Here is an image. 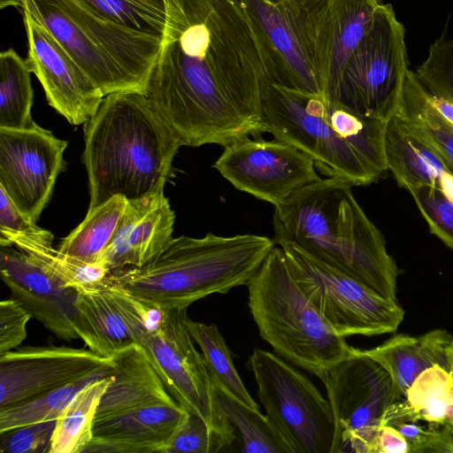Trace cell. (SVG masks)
Segmentation results:
<instances>
[{
    "label": "cell",
    "mask_w": 453,
    "mask_h": 453,
    "mask_svg": "<svg viewBox=\"0 0 453 453\" xmlns=\"http://www.w3.org/2000/svg\"><path fill=\"white\" fill-rule=\"evenodd\" d=\"M145 96L183 145L227 146L266 133L265 88L280 84L264 38L234 0H166Z\"/></svg>",
    "instance_id": "cell-1"
},
{
    "label": "cell",
    "mask_w": 453,
    "mask_h": 453,
    "mask_svg": "<svg viewBox=\"0 0 453 453\" xmlns=\"http://www.w3.org/2000/svg\"><path fill=\"white\" fill-rule=\"evenodd\" d=\"M334 177L319 179L274 206L273 242H292L378 295L396 300L399 273L384 236Z\"/></svg>",
    "instance_id": "cell-2"
},
{
    "label": "cell",
    "mask_w": 453,
    "mask_h": 453,
    "mask_svg": "<svg viewBox=\"0 0 453 453\" xmlns=\"http://www.w3.org/2000/svg\"><path fill=\"white\" fill-rule=\"evenodd\" d=\"M84 133L88 211L116 196L133 200L152 192L166 182L183 146L145 95L135 91L105 96Z\"/></svg>",
    "instance_id": "cell-3"
},
{
    "label": "cell",
    "mask_w": 453,
    "mask_h": 453,
    "mask_svg": "<svg viewBox=\"0 0 453 453\" xmlns=\"http://www.w3.org/2000/svg\"><path fill=\"white\" fill-rule=\"evenodd\" d=\"M266 133L310 156L318 171L352 186L387 172L384 120L361 116L320 93L269 84L262 99Z\"/></svg>",
    "instance_id": "cell-4"
},
{
    "label": "cell",
    "mask_w": 453,
    "mask_h": 453,
    "mask_svg": "<svg viewBox=\"0 0 453 453\" xmlns=\"http://www.w3.org/2000/svg\"><path fill=\"white\" fill-rule=\"evenodd\" d=\"M275 245L273 239L251 234L181 235L146 265L111 271L105 280L147 304L164 310L188 307L247 286Z\"/></svg>",
    "instance_id": "cell-5"
},
{
    "label": "cell",
    "mask_w": 453,
    "mask_h": 453,
    "mask_svg": "<svg viewBox=\"0 0 453 453\" xmlns=\"http://www.w3.org/2000/svg\"><path fill=\"white\" fill-rule=\"evenodd\" d=\"M104 96L145 94L162 39L103 19L75 0H24Z\"/></svg>",
    "instance_id": "cell-6"
},
{
    "label": "cell",
    "mask_w": 453,
    "mask_h": 453,
    "mask_svg": "<svg viewBox=\"0 0 453 453\" xmlns=\"http://www.w3.org/2000/svg\"><path fill=\"white\" fill-rule=\"evenodd\" d=\"M260 336L274 353L323 380L351 352L293 278L283 250L274 246L247 285Z\"/></svg>",
    "instance_id": "cell-7"
},
{
    "label": "cell",
    "mask_w": 453,
    "mask_h": 453,
    "mask_svg": "<svg viewBox=\"0 0 453 453\" xmlns=\"http://www.w3.org/2000/svg\"><path fill=\"white\" fill-rule=\"evenodd\" d=\"M278 245L293 278L338 335L394 333L403 320L404 311L397 301L378 295L292 242Z\"/></svg>",
    "instance_id": "cell-8"
},
{
    "label": "cell",
    "mask_w": 453,
    "mask_h": 453,
    "mask_svg": "<svg viewBox=\"0 0 453 453\" xmlns=\"http://www.w3.org/2000/svg\"><path fill=\"white\" fill-rule=\"evenodd\" d=\"M408 66L404 26L393 5L383 4L346 61L331 100L387 121L395 111Z\"/></svg>",
    "instance_id": "cell-9"
},
{
    "label": "cell",
    "mask_w": 453,
    "mask_h": 453,
    "mask_svg": "<svg viewBox=\"0 0 453 453\" xmlns=\"http://www.w3.org/2000/svg\"><path fill=\"white\" fill-rule=\"evenodd\" d=\"M266 416L291 453H332L334 420L328 400L291 363L255 349L249 358Z\"/></svg>",
    "instance_id": "cell-10"
},
{
    "label": "cell",
    "mask_w": 453,
    "mask_h": 453,
    "mask_svg": "<svg viewBox=\"0 0 453 453\" xmlns=\"http://www.w3.org/2000/svg\"><path fill=\"white\" fill-rule=\"evenodd\" d=\"M318 84L331 99L346 61L371 28L382 0H275Z\"/></svg>",
    "instance_id": "cell-11"
},
{
    "label": "cell",
    "mask_w": 453,
    "mask_h": 453,
    "mask_svg": "<svg viewBox=\"0 0 453 453\" xmlns=\"http://www.w3.org/2000/svg\"><path fill=\"white\" fill-rule=\"evenodd\" d=\"M322 382L334 420L332 453H372L385 412L404 398L389 373L352 347L346 358L328 370Z\"/></svg>",
    "instance_id": "cell-12"
},
{
    "label": "cell",
    "mask_w": 453,
    "mask_h": 453,
    "mask_svg": "<svg viewBox=\"0 0 453 453\" xmlns=\"http://www.w3.org/2000/svg\"><path fill=\"white\" fill-rule=\"evenodd\" d=\"M187 308L165 310L158 328L147 332L140 346L175 401L234 441L232 426L215 406L211 379L187 326Z\"/></svg>",
    "instance_id": "cell-13"
},
{
    "label": "cell",
    "mask_w": 453,
    "mask_h": 453,
    "mask_svg": "<svg viewBox=\"0 0 453 453\" xmlns=\"http://www.w3.org/2000/svg\"><path fill=\"white\" fill-rule=\"evenodd\" d=\"M224 148L213 167L236 189L273 206L320 179L310 156L276 138L246 137Z\"/></svg>",
    "instance_id": "cell-14"
},
{
    "label": "cell",
    "mask_w": 453,
    "mask_h": 453,
    "mask_svg": "<svg viewBox=\"0 0 453 453\" xmlns=\"http://www.w3.org/2000/svg\"><path fill=\"white\" fill-rule=\"evenodd\" d=\"M67 142L36 123L0 128V188L26 216L37 221L65 168Z\"/></svg>",
    "instance_id": "cell-15"
},
{
    "label": "cell",
    "mask_w": 453,
    "mask_h": 453,
    "mask_svg": "<svg viewBox=\"0 0 453 453\" xmlns=\"http://www.w3.org/2000/svg\"><path fill=\"white\" fill-rule=\"evenodd\" d=\"M75 310L74 328L80 339L107 359L129 346L141 345L144 334L158 328L165 315L164 309L147 304L106 280L79 292Z\"/></svg>",
    "instance_id": "cell-16"
},
{
    "label": "cell",
    "mask_w": 453,
    "mask_h": 453,
    "mask_svg": "<svg viewBox=\"0 0 453 453\" xmlns=\"http://www.w3.org/2000/svg\"><path fill=\"white\" fill-rule=\"evenodd\" d=\"M22 12L27 59L48 104L71 125L85 124L96 113L104 94L48 28L27 9Z\"/></svg>",
    "instance_id": "cell-17"
},
{
    "label": "cell",
    "mask_w": 453,
    "mask_h": 453,
    "mask_svg": "<svg viewBox=\"0 0 453 453\" xmlns=\"http://www.w3.org/2000/svg\"><path fill=\"white\" fill-rule=\"evenodd\" d=\"M111 363L89 349L49 344L0 355V410L76 381Z\"/></svg>",
    "instance_id": "cell-18"
},
{
    "label": "cell",
    "mask_w": 453,
    "mask_h": 453,
    "mask_svg": "<svg viewBox=\"0 0 453 453\" xmlns=\"http://www.w3.org/2000/svg\"><path fill=\"white\" fill-rule=\"evenodd\" d=\"M0 274L12 297L50 333L65 341L80 338L74 328L77 290L12 245H0Z\"/></svg>",
    "instance_id": "cell-19"
},
{
    "label": "cell",
    "mask_w": 453,
    "mask_h": 453,
    "mask_svg": "<svg viewBox=\"0 0 453 453\" xmlns=\"http://www.w3.org/2000/svg\"><path fill=\"white\" fill-rule=\"evenodd\" d=\"M165 184L142 197L127 200L115 234L98 261L110 272L142 267L173 241L175 214L164 194Z\"/></svg>",
    "instance_id": "cell-20"
},
{
    "label": "cell",
    "mask_w": 453,
    "mask_h": 453,
    "mask_svg": "<svg viewBox=\"0 0 453 453\" xmlns=\"http://www.w3.org/2000/svg\"><path fill=\"white\" fill-rule=\"evenodd\" d=\"M186 412L174 401L95 419L83 453H162Z\"/></svg>",
    "instance_id": "cell-21"
},
{
    "label": "cell",
    "mask_w": 453,
    "mask_h": 453,
    "mask_svg": "<svg viewBox=\"0 0 453 453\" xmlns=\"http://www.w3.org/2000/svg\"><path fill=\"white\" fill-rule=\"evenodd\" d=\"M384 151L388 170L399 187L407 190L436 188L453 201V174L436 151L412 133L396 113L386 122Z\"/></svg>",
    "instance_id": "cell-22"
},
{
    "label": "cell",
    "mask_w": 453,
    "mask_h": 453,
    "mask_svg": "<svg viewBox=\"0 0 453 453\" xmlns=\"http://www.w3.org/2000/svg\"><path fill=\"white\" fill-rule=\"evenodd\" d=\"M110 359L115 371L101 397L95 419L175 401L139 344L117 352Z\"/></svg>",
    "instance_id": "cell-23"
},
{
    "label": "cell",
    "mask_w": 453,
    "mask_h": 453,
    "mask_svg": "<svg viewBox=\"0 0 453 453\" xmlns=\"http://www.w3.org/2000/svg\"><path fill=\"white\" fill-rule=\"evenodd\" d=\"M256 26L272 52L280 74V85L319 93L315 76L292 27L275 0H234Z\"/></svg>",
    "instance_id": "cell-24"
},
{
    "label": "cell",
    "mask_w": 453,
    "mask_h": 453,
    "mask_svg": "<svg viewBox=\"0 0 453 453\" xmlns=\"http://www.w3.org/2000/svg\"><path fill=\"white\" fill-rule=\"evenodd\" d=\"M453 337L444 329L418 336L395 334L387 342L361 352L378 362L389 373L403 397L418 376L434 365L449 371L446 349Z\"/></svg>",
    "instance_id": "cell-25"
},
{
    "label": "cell",
    "mask_w": 453,
    "mask_h": 453,
    "mask_svg": "<svg viewBox=\"0 0 453 453\" xmlns=\"http://www.w3.org/2000/svg\"><path fill=\"white\" fill-rule=\"evenodd\" d=\"M395 113L441 157L453 174V125L434 106L430 93L408 70Z\"/></svg>",
    "instance_id": "cell-26"
},
{
    "label": "cell",
    "mask_w": 453,
    "mask_h": 453,
    "mask_svg": "<svg viewBox=\"0 0 453 453\" xmlns=\"http://www.w3.org/2000/svg\"><path fill=\"white\" fill-rule=\"evenodd\" d=\"M213 400L218 411L232 426L240 452L291 453L287 441L259 410L244 404L215 384Z\"/></svg>",
    "instance_id": "cell-27"
},
{
    "label": "cell",
    "mask_w": 453,
    "mask_h": 453,
    "mask_svg": "<svg viewBox=\"0 0 453 453\" xmlns=\"http://www.w3.org/2000/svg\"><path fill=\"white\" fill-rule=\"evenodd\" d=\"M127 199L116 196L88 211L85 219L59 244L58 250L79 261L98 263L111 242Z\"/></svg>",
    "instance_id": "cell-28"
},
{
    "label": "cell",
    "mask_w": 453,
    "mask_h": 453,
    "mask_svg": "<svg viewBox=\"0 0 453 453\" xmlns=\"http://www.w3.org/2000/svg\"><path fill=\"white\" fill-rule=\"evenodd\" d=\"M111 377L92 382L73 398L56 421L50 453H83L92 441L96 410Z\"/></svg>",
    "instance_id": "cell-29"
},
{
    "label": "cell",
    "mask_w": 453,
    "mask_h": 453,
    "mask_svg": "<svg viewBox=\"0 0 453 453\" xmlns=\"http://www.w3.org/2000/svg\"><path fill=\"white\" fill-rule=\"evenodd\" d=\"M0 245H12L32 257L47 272L78 292L101 285L110 271L100 262L88 264L70 257L52 247V242L25 236L0 237Z\"/></svg>",
    "instance_id": "cell-30"
},
{
    "label": "cell",
    "mask_w": 453,
    "mask_h": 453,
    "mask_svg": "<svg viewBox=\"0 0 453 453\" xmlns=\"http://www.w3.org/2000/svg\"><path fill=\"white\" fill-rule=\"evenodd\" d=\"M32 71L27 58L9 49L0 54V128L24 129L32 127L34 91Z\"/></svg>",
    "instance_id": "cell-31"
},
{
    "label": "cell",
    "mask_w": 453,
    "mask_h": 453,
    "mask_svg": "<svg viewBox=\"0 0 453 453\" xmlns=\"http://www.w3.org/2000/svg\"><path fill=\"white\" fill-rule=\"evenodd\" d=\"M111 363L87 376L34 398L0 410V434L19 426L58 419L73 398L94 381L114 374Z\"/></svg>",
    "instance_id": "cell-32"
},
{
    "label": "cell",
    "mask_w": 453,
    "mask_h": 453,
    "mask_svg": "<svg viewBox=\"0 0 453 453\" xmlns=\"http://www.w3.org/2000/svg\"><path fill=\"white\" fill-rule=\"evenodd\" d=\"M187 326L202 355L213 384L244 404L259 410L247 391L233 363V356L215 324L206 325L187 318Z\"/></svg>",
    "instance_id": "cell-33"
},
{
    "label": "cell",
    "mask_w": 453,
    "mask_h": 453,
    "mask_svg": "<svg viewBox=\"0 0 453 453\" xmlns=\"http://www.w3.org/2000/svg\"><path fill=\"white\" fill-rule=\"evenodd\" d=\"M97 17L162 39L166 0H75Z\"/></svg>",
    "instance_id": "cell-34"
},
{
    "label": "cell",
    "mask_w": 453,
    "mask_h": 453,
    "mask_svg": "<svg viewBox=\"0 0 453 453\" xmlns=\"http://www.w3.org/2000/svg\"><path fill=\"white\" fill-rule=\"evenodd\" d=\"M233 442L202 418L187 411L162 453H217Z\"/></svg>",
    "instance_id": "cell-35"
},
{
    "label": "cell",
    "mask_w": 453,
    "mask_h": 453,
    "mask_svg": "<svg viewBox=\"0 0 453 453\" xmlns=\"http://www.w3.org/2000/svg\"><path fill=\"white\" fill-rule=\"evenodd\" d=\"M414 72L430 93L453 104V39L447 29L430 44L426 58Z\"/></svg>",
    "instance_id": "cell-36"
},
{
    "label": "cell",
    "mask_w": 453,
    "mask_h": 453,
    "mask_svg": "<svg viewBox=\"0 0 453 453\" xmlns=\"http://www.w3.org/2000/svg\"><path fill=\"white\" fill-rule=\"evenodd\" d=\"M409 192L427 222L430 233L453 250V201L433 187L413 188Z\"/></svg>",
    "instance_id": "cell-37"
},
{
    "label": "cell",
    "mask_w": 453,
    "mask_h": 453,
    "mask_svg": "<svg viewBox=\"0 0 453 453\" xmlns=\"http://www.w3.org/2000/svg\"><path fill=\"white\" fill-rule=\"evenodd\" d=\"M56 421L34 423L0 434V452L50 453Z\"/></svg>",
    "instance_id": "cell-38"
},
{
    "label": "cell",
    "mask_w": 453,
    "mask_h": 453,
    "mask_svg": "<svg viewBox=\"0 0 453 453\" xmlns=\"http://www.w3.org/2000/svg\"><path fill=\"white\" fill-rule=\"evenodd\" d=\"M25 236L52 242L53 234L22 213L0 188V237Z\"/></svg>",
    "instance_id": "cell-39"
},
{
    "label": "cell",
    "mask_w": 453,
    "mask_h": 453,
    "mask_svg": "<svg viewBox=\"0 0 453 453\" xmlns=\"http://www.w3.org/2000/svg\"><path fill=\"white\" fill-rule=\"evenodd\" d=\"M32 316L14 298L0 303V355L17 349L26 339Z\"/></svg>",
    "instance_id": "cell-40"
},
{
    "label": "cell",
    "mask_w": 453,
    "mask_h": 453,
    "mask_svg": "<svg viewBox=\"0 0 453 453\" xmlns=\"http://www.w3.org/2000/svg\"><path fill=\"white\" fill-rule=\"evenodd\" d=\"M372 453H409V444L396 428L381 425L374 440Z\"/></svg>",
    "instance_id": "cell-41"
},
{
    "label": "cell",
    "mask_w": 453,
    "mask_h": 453,
    "mask_svg": "<svg viewBox=\"0 0 453 453\" xmlns=\"http://www.w3.org/2000/svg\"><path fill=\"white\" fill-rule=\"evenodd\" d=\"M430 99L438 111L453 125V104L432 93H430Z\"/></svg>",
    "instance_id": "cell-42"
},
{
    "label": "cell",
    "mask_w": 453,
    "mask_h": 453,
    "mask_svg": "<svg viewBox=\"0 0 453 453\" xmlns=\"http://www.w3.org/2000/svg\"><path fill=\"white\" fill-rule=\"evenodd\" d=\"M446 356L449 365V372H450L452 378H453V340L449 344L446 349Z\"/></svg>",
    "instance_id": "cell-43"
},
{
    "label": "cell",
    "mask_w": 453,
    "mask_h": 453,
    "mask_svg": "<svg viewBox=\"0 0 453 453\" xmlns=\"http://www.w3.org/2000/svg\"><path fill=\"white\" fill-rule=\"evenodd\" d=\"M8 6H18L22 9L24 6V0H0L1 9H4Z\"/></svg>",
    "instance_id": "cell-44"
},
{
    "label": "cell",
    "mask_w": 453,
    "mask_h": 453,
    "mask_svg": "<svg viewBox=\"0 0 453 453\" xmlns=\"http://www.w3.org/2000/svg\"><path fill=\"white\" fill-rule=\"evenodd\" d=\"M445 425L453 430V402L449 407Z\"/></svg>",
    "instance_id": "cell-45"
}]
</instances>
